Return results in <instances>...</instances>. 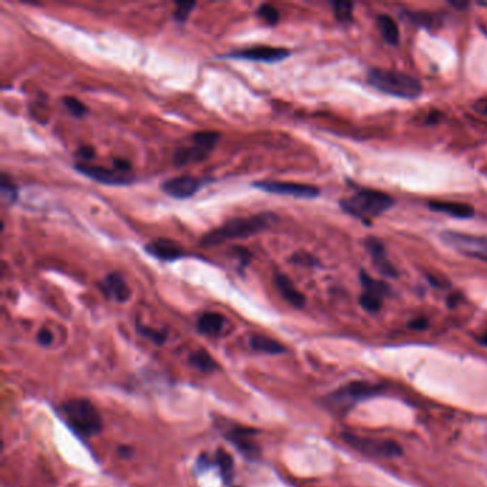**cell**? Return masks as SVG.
<instances>
[{
    "mask_svg": "<svg viewBox=\"0 0 487 487\" xmlns=\"http://www.w3.org/2000/svg\"><path fill=\"white\" fill-rule=\"evenodd\" d=\"M277 220L273 213H259L249 217H236L226 222L223 226L209 232L202 239V246H216L222 245L229 239L249 238L256 233L263 232Z\"/></svg>",
    "mask_w": 487,
    "mask_h": 487,
    "instance_id": "obj_1",
    "label": "cell"
},
{
    "mask_svg": "<svg viewBox=\"0 0 487 487\" xmlns=\"http://www.w3.org/2000/svg\"><path fill=\"white\" fill-rule=\"evenodd\" d=\"M59 415L76 435L84 439L93 438L102 432V416L88 399L68 400L59 406Z\"/></svg>",
    "mask_w": 487,
    "mask_h": 487,
    "instance_id": "obj_2",
    "label": "cell"
},
{
    "mask_svg": "<svg viewBox=\"0 0 487 487\" xmlns=\"http://www.w3.org/2000/svg\"><path fill=\"white\" fill-rule=\"evenodd\" d=\"M367 83L382 93L400 99H416L422 93V83L399 70L371 68L367 72Z\"/></svg>",
    "mask_w": 487,
    "mask_h": 487,
    "instance_id": "obj_3",
    "label": "cell"
},
{
    "mask_svg": "<svg viewBox=\"0 0 487 487\" xmlns=\"http://www.w3.org/2000/svg\"><path fill=\"white\" fill-rule=\"evenodd\" d=\"M394 205V200L378 190L360 189L352 197L341 200L340 206L346 213L359 217V219H375L387 210H390Z\"/></svg>",
    "mask_w": 487,
    "mask_h": 487,
    "instance_id": "obj_4",
    "label": "cell"
},
{
    "mask_svg": "<svg viewBox=\"0 0 487 487\" xmlns=\"http://www.w3.org/2000/svg\"><path fill=\"white\" fill-rule=\"evenodd\" d=\"M440 239L457 253L487 262V238L461 232H443Z\"/></svg>",
    "mask_w": 487,
    "mask_h": 487,
    "instance_id": "obj_5",
    "label": "cell"
},
{
    "mask_svg": "<svg viewBox=\"0 0 487 487\" xmlns=\"http://www.w3.org/2000/svg\"><path fill=\"white\" fill-rule=\"evenodd\" d=\"M343 439L348 445L355 447L356 450L373 456H383V457H397L402 456L403 450L396 442L392 440H371L355 436L352 433H343Z\"/></svg>",
    "mask_w": 487,
    "mask_h": 487,
    "instance_id": "obj_6",
    "label": "cell"
},
{
    "mask_svg": "<svg viewBox=\"0 0 487 487\" xmlns=\"http://www.w3.org/2000/svg\"><path fill=\"white\" fill-rule=\"evenodd\" d=\"M75 169L79 173L88 176L103 185H114V186H125L132 185L134 182V176L129 173H122L119 170H109L102 166H93L88 163H76Z\"/></svg>",
    "mask_w": 487,
    "mask_h": 487,
    "instance_id": "obj_7",
    "label": "cell"
},
{
    "mask_svg": "<svg viewBox=\"0 0 487 487\" xmlns=\"http://www.w3.org/2000/svg\"><path fill=\"white\" fill-rule=\"evenodd\" d=\"M253 186L256 189L265 190L268 193L300 197V199H314L320 194V190L316 186L302 185V183H291V182L263 180V182H256Z\"/></svg>",
    "mask_w": 487,
    "mask_h": 487,
    "instance_id": "obj_8",
    "label": "cell"
},
{
    "mask_svg": "<svg viewBox=\"0 0 487 487\" xmlns=\"http://www.w3.org/2000/svg\"><path fill=\"white\" fill-rule=\"evenodd\" d=\"M259 431L249 427H235L226 433V438L249 461H257L261 457V447L253 439V435H257Z\"/></svg>",
    "mask_w": 487,
    "mask_h": 487,
    "instance_id": "obj_9",
    "label": "cell"
},
{
    "mask_svg": "<svg viewBox=\"0 0 487 487\" xmlns=\"http://www.w3.org/2000/svg\"><path fill=\"white\" fill-rule=\"evenodd\" d=\"M291 54V52L284 47H272V46H256V47H247L243 50H236L229 53L227 57H233V59H245V61H256V62H268L275 63L286 59Z\"/></svg>",
    "mask_w": 487,
    "mask_h": 487,
    "instance_id": "obj_10",
    "label": "cell"
},
{
    "mask_svg": "<svg viewBox=\"0 0 487 487\" xmlns=\"http://www.w3.org/2000/svg\"><path fill=\"white\" fill-rule=\"evenodd\" d=\"M205 182V179L194 176H178L166 180L162 185V190L175 199H189L202 189Z\"/></svg>",
    "mask_w": 487,
    "mask_h": 487,
    "instance_id": "obj_11",
    "label": "cell"
},
{
    "mask_svg": "<svg viewBox=\"0 0 487 487\" xmlns=\"http://www.w3.org/2000/svg\"><path fill=\"white\" fill-rule=\"evenodd\" d=\"M364 246H366L367 252L370 253L371 259H373L375 268H376L382 275L389 276V277H396V276H397L396 268H394V266L390 263V261L387 259L386 247H385L383 242H380L378 238H366Z\"/></svg>",
    "mask_w": 487,
    "mask_h": 487,
    "instance_id": "obj_12",
    "label": "cell"
},
{
    "mask_svg": "<svg viewBox=\"0 0 487 487\" xmlns=\"http://www.w3.org/2000/svg\"><path fill=\"white\" fill-rule=\"evenodd\" d=\"M145 249L149 254H152L153 257H156V259H160L163 262L178 261L185 254L183 247L170 239H157L149 243Z\"/></svg>",
    "mask_w": 487,
    "mask_h": 487,
    "instance_id": "obj_13",
    "label": "cell"
},
{
    "mask_svg": "<svg viewBox=\"0 0 487 487\" xmlns=\"http://www.w3.org/2000/svg\"><path fill=\"white\" fill-rule=\"evenodd\" d=\"M103 291L107 296L119 303H125L130 299V289L119 273H110L103 280Z\"/></svg>",
    "mask_w": 487,
    "mask_h": 487,
    "instance_id": "obj_14",
    "label": "cell"
},
{
    "mask_svg": "<svg viewBox=\"0 0 487 487\" xmlns=\"http://www.w3.org/2000/svg\"><path fill=\"white\" fill-rule=\"evenodd\" d=\"M275 284H276L277 291L280 292V295L283 296V299L288 300L292 306H295L297 309L304 306V303H306L304 295L295 288L293 281L288 276L277 273L275 276Z\"/></svg>",
    "mask_w": 487,
    "mask_h": 487,
    "instance_id": "obj_15",
    "label": "cell"
},
{
    "mask_svg": "<svg viewBox=\"0 0 487 487\" xmlns=\"http://www.w3.org/2000/svg\"><path fill=\"white\" fill-rule=\"evenodd\" d=\"M428 209L433 212L445 213L456 219H470L474 215V209L470 205L456 203V202H440V200H432V202H428Z\"/></svg>",
    "mask_w": 487,
    "mask_h": 487,
    "instance_id": "obj_16",
    "label": "cell"
},
{
    "mask_svg": "<svg viewBox=\"0 0 487 487\" xmlns=\"http://www.w3.org/2000/svg\"><path fill=\"white\" fill-rule=\"evenodd\" d=\"M380 390V387L369 385L364 382H355L346 386L345 389H341L340 392L334 393V399L339 400H363L371 396H376V393Z\"/></svg>",
    "mask_w": 487,
    "mask_h": 487,
    "instance_id": "obj_17",
    "label": "cell"
},
{
    "mask_svg": "<svg viewBox=\"0 0 487 487\" xmlns=\"http://www.w3.org/2000/svg\"><path fill=\"white\" fill-rule=\"evenodd\" d=\"M212 467H217L219 473L222 476V480L224 484H232L235 477V462L233 457L224 451L223 449H219L215 454L213 459H210Z\"/></svg>",
    "mask_w": 487,
    "mask_h": 487,
    "instance_id": "obj_18",
    "label": "cell"
},
{
    "mask_svg": "<svg viewBox=\"0 0 487 487\" xmlns=\"http://www.w3.org/2000/svg\"><path fill=\"white\" fill-rule=\"evenodd\" d=\"M224 323H226V319L222 316L220 313L208 311L199 318L197 330L202 334L215 337V336L220 334V332L224 327Z\"/></svg>",
    "mask_w": 487,
    "mask_h": 487,
    "instance_id": "obj_19",
    "label": "cell"
},
{
    "mask_svg": "<svg viewBox=\"0 0 487 487\" xmlns=\"http://www.w3.org/2000/svg\"><path fill=\"white\" fill-rule=\"evenodd\" d=\"M250 348L256 352L266 353V355H281L286 353V348L275 339L268 336H252L250 337Z\"/></svg>",
    "mask_w": 487,
    "mask_h": 487,
    "instance_id": "obj_20",
    "label": "cell"
},
{
    "mask_svg": "<svg viewBox=\"0 0 487 487\" xmlns=\"http://www.w3.org/2000/svg\"><path fill=\"white\" fill-rule=\"evenodd\" d=\"M378 27L380 31L382 38L392 46H397L400 42V31L399 26L393 17L389 15L378 16Z\"/></svg>",
    "mask_w": 487,
    "mask_h": 487,
    "instance_id": "obj_21",
    "label": "cell"
},
{
    "mask_svg": "<svg viewBox=\"0 0 487 487\" xmlns=\"http://www.w3.org/2000/svg\"><path fill=\"white\" fill-rule=\"evenodd\" d=\"M210 152L199 148L196 145L190 146V148H180L176 150V153L173 155V162L178 166H183L192 162H202L203 159H206L209 156Z\"/></svg>",
    "mask_w": 487,
    "mask_h": 487,
    "instance_id": "obj_22",
    "label": "cell"
},
{
    "mask_svg": "<svg viewBox=\"0 0 487 487\" xmlns=\"http://www.w3.org/2000/svg\"><path fill=\"white\" fill-rule=\"evenodd\" d=\"M189 363L197 369L199 371H202V373H212V371L217 370V363L215 362V359L210 356V353H208L203 349H199L196 352H193L189 356Z\"/></svg>",
    "mask_w": 487,
    "mask_h": 487,
    "instance_id": "obj_23",
    "label": "cell"
},
{
    "mask_svg": "<svg viewBox=\"0 0 487 487\" xmlns=\"http://www.w3.org/2000/svg\"><path fill=\"white\" fill-rule=\"evenodd\" d=\"M360 281L363 284V289L366 293L375 295L378 297H385L387 295H390V289L389 286L380 280H376L373 277H370L364 270L360 272Z\"/></svg>",
    "mask_w": 487,
    "mask_h": 487,
    "instance_id": "obj_24",
    "label": "cell"
},
{
    "mask_svg": "<svg viewBox=\"0 0 487 487\" xmlns=\"http://www.w3.org/2000/svg\"><path fill=\"white\" fill-rule=\"evenodd\" d=\"M220 134L216 132H197L192 136V141L193 145L202 148L208 152H212L215 145L217 143Z\"/></svg>",
    "mask_w": 487,
    "mask_h": 487,
    "instance_id": "obj_25",
    "label": "cell"
},
{
    "mask_svg": "<svg viewBox=\"0 0 487 487\" xmlns=\"http://www.w3.org/2000/svg\"><path fill=\"white\" fill-rule=\"evenodd\" d=\"M333 12L334 17L340 23H350L353 20V3L352 2H333Z\"/></svg>",
    "mask_w": 487,
    "mask_h": 487,
    "instance_id": "obj_26",
    "label": "cell"
},
{
    "mask_svg": "<svg viewBox=\"0 0 487 487\" xmlns=\"http://www.w3.org/2000/svg\"><path fill=\"white\" fill-rule=\"evenodd\" d=\"M136 329L143 337L152 340L155 345H163L167 339V333L163 330H157V329H153L149 326H141V325H137Z\"/></svg>",
    "mask_w": 487,
    "mask_h": 487,
    "instance_id": "obj_27",
    "label": "cell"
},
{
    "mask_svg": "<svg viewBox=\"0 0 487 487\" xmlns=\"http://www.w3.org/2000/svg\"><path fill=\"white\" fill-rule=\"evenodd\" d=\"M62 102H63V106L73 114L75 118H83L84 114L88 113V107L84 106V103H82L79 99L73 96H65Z\"/></svg>",
    "mask_w": 487,
    "mask_h": 487,
    "instance_id": "obj_28",
    "label": "cell"
},
{
    "mask_svg": "<svg viewBox=\"0 0 487 487\" xmlns=\"http://www.w3.org/2000/svg\"><path fill=\"white\" fill-rule=\"evenodd\" d=\"M256 15L259 16L261 19H263L265 22H268L269 24H276L279 22V19H280L279 10L275 6L269 5V3H263V5H261L259 8H257Z\"/></svg>",
    "mask_w": 487,
    "mask_h": 487,
    "instance_id": "obj_29",
    "label": "cell"
},
{
    "mask_svg": "<svg viewBox=\"0 0 487 487\" xmlns=\"http://www.w3.org/2000/svg\"><path fill=\"white\" fill-rule=\"evenodd\" d=\"M359 302H360V306L369 313H378L382 309V299L366 292L362 293Z\"/></svg>",
    "mask_w": 487,
    "mask_h": 487,
    "instance_id": "obj_30",
    "label": "cell"
},
{
    "mask_svg": "<svg viewBox=\"0 0 487 487\" xmlns=\"http://www.w3.org/2000/svg\"><path fill=\"white\" fill-rule=\"evenodd\" d=\"M2 199L8 205H13L17 200V189L6 175L2 176Z\"/></svg>",
    "mask_w": 487,
    "mask_h": 487,
    "instance_id": "obj_31",
    "label": "cell"
},
{
    "mask_svg": "<svg viewBox=\"0 0 487 487\" xmlns=\"http://www.w3.org/2000/svg\"><path fill=\"white\" fill-rule=\"evenodd\" d=\"M291 262H293L295 265H303V266H318L319 261L316 257H313L311 254L306 253V252H297L291 257Z\"/></svg>",
    "mask_w": 487,
    "mask_h": 487,
    "instance_id": "obj_32",
    "label": "cell"
},
{
    "mask_svg": "<svg viewBox=\"0 0 487 487\" xmlns=\"http://www.w3.org/2000/svg\"><path fill=\"white\" fill-rule=\"evenodd\" d=\"M409 17L410 20L417 24V26H424V27H432V24L435 23V19L432 15H428V13H423V12H413V13H409Z\"/></svg>",
    "mask_w": 487,
    "mask_h": 487,
    "instance_id": "obj_33",
    "label": "cell"
},
{
    "mask_svg": "<svg viewBox=\"0 0 487 487\" xmlns=\"http://www.w3.org/2000/svg\"><path fill=\"white\" fill-rule=\"evenodd\" d=\"M196 8V3L194 2H183V3H179L178 5V9L175 10V19L180 23H185L189 17V15L192 13V10Z\"/></svg>",
    "mask_w": 487,
    "mask_h": 487,
    "instance_id": "obj_34",
    "label": "cell"
},
{
    "mask_svg": "<svg viewBox=\"0 0 487 487\" xmlns=\"http://www.w3.org/2000/svg\"><path fill=\"white\" fill-rule=\"evenodd\" d=\"M36 339L42 346H50L52 341H53V334L49 329H40Z\"/></svg>",
    "mask_w": 487,
    "mask_h": 487,
    "instance_id": "obj_35",
    "label": "cell"
},
{
    "mask_svg": "<svg viewBox=\"0 0 487 487\" xmlns=\"http://www.w3.org/2000/svg\"><path fill=\"white\" fill-rule=\"evenodd\" d=\"M113 166H114V170H119V171H122V173H129V170L132 167L130 163L125 159H114Z\"/></svg>",
    "mask_w": 487,
    "mask_h": 487,
    "instance_id": "obj_36",
    "label": "cell"
},
{
    "mask_svg": "<svg viewBox=\"0 0 487 487\" xmlns=\"http://www.w3.org/2000/svg\"><path fill=\"white\" fill-rule=\"evenodd\" d=\"M77 155L83 159V160H92L95 157V149L91 146H82L77 150Z\"/></svg>",
    "mask_w": 487,
    "mask_h": 487,
    "instance_id": "obj_37",
    "label": "cell"
},
{
    "mask_svg": "<svg viewBox=\"0 0 487 487\" xmlns=\"http://www.w3.org/2000/svg\"><path fill=\"white\" fill-rule=\"evenodd\" d=\"M427 326H428V322L424 318H417L409 323V327L415 330H424Z\"/></svg>",
    "mask_w": 487,
    "mask_h": 487,
    "instance_id": "obj_38",
    "label": "cell"
},
{
    "mask_svg": "<svg viewBox=\"0 0 487 487\" xmlns=\"http://www.w3.org/2000/svg\"><path fill=\"white\" fill-rule=\"evenodd\" d=\"M235 253L240 257V262L243 263V265H246L247 263V261L250 259V253L246 250V249H243V247H235Z\"/></svg>",
    "mask_w": 487,
    "mask_h": 487,
    "instance_id": "obj_39",
    "label": "cell"
},
{
    "mask_svg": "<svg viewBox=\"0 0 487 487\" xmlns=\"http://www.w3.org/2000/svg\"><path fill=\"white\" fill-rule=\"evenodd\" d=\"M119 454L123 457V459H129V457H132L134 454V451L129 446H122V447H119Z\"/></svg>",
    "mask_w": 487,
    "mask_h": 487,
    "instance_id": "obj_40",
    "label": "cell"
},
{
    "mask_svg": "<svg viewBox=\"0 0 487 487\" xmlns=\"http://www.w3.org/2000/svg\"><path fill=\"white\" fill-rule=\"evenodd\" d=\"M457 300H461V296H459V295H453V296H450V297H449L447 303H449V306H450V307H454V306L457 304V303H456Z\"/></svg>",
    "mask_w": 487,
    "mask_h": 487,
    "instance_id": "obj_41",
    "label": "cell"
},
{
    "mask_svg": "<svg viewBox=\"0 0 487 487\" xmlns=\"http://www.w3.org/2000/svg\"><path fill=\"white\" fill-rule=\"evenodd\" d=\"M450 5L454 6V8H457V9H465V8L469 6L467 2H454V0H453V2H450Z\"/></svg>",
    "mask_w": 487,
    "mask_h": 487,
    "instance_id": "obj_42",
    "label": "cell"
},
{
    "mask_svg": "<svg viewBox=\"0 0 487 487\" xmlns=\"http://www.w3.org/2000/svg\"><path fill=\"white\" fill-rule=\"evenodd\" d=\"M480 343H481V345L487 346V334H484V336H481V337H480Z\"/></svg>",
    "mask_w": 487,
    "mask_h": 487,
    "instance_id": "obj_43",
    "label": "cell"
}]
</instances>
